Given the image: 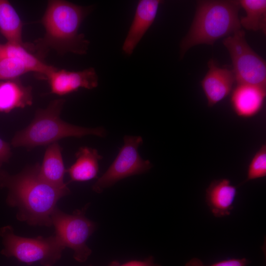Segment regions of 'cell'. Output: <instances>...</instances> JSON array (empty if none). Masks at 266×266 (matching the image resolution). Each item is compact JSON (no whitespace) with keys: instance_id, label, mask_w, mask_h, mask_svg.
I'll return each mask as SVG.
<instances>
[{"instance_id":"7a4b0ae2","label":"cell","mask_w":266,"mask_h":266,"mask_svg":"<svg viewBox=\"0 0 266 266\" xmlns=\"http://www.w3.org/2000/svg\"><path fill=\"white\" fill-rule=\"evenodd\" d=\"M90 7L61 0L48 1L41 19L45 33L39 44L58 53H86L89 42L78 33L81 23L89 13Z\"/></svg>"},{"instance_id":"277c9868","label":"cell","mask_w":266,"mask_h":266,"mask_svg":"<svg viewBox=\"0 0 266 266\" xmlns=\"http://www.w3.org/2000/svg\"><path fill=\"white\" fill-rule=\"evenodd\" d=\"M64 102L63 99L55 100L46 108L38 109L31 123L15 134L11 140L12 145L33 148L50 145L67 137L106 136L107 131L102 127L86 128L62 120L60 116Z\"/></svg>"},{"instance_id":"d4e9b609","label":"cell","mask_w":266,"mask_h":266,"mask_svg":"<svg viewBox=\"0 0 266 266\" xmlns=\"http://www.w3.org/2000/svg\"><path fill=\"white\" fill-rule=\"evenodd\" d=\"M92 266V265H89V266Z\"/></svg>"},{"instance_id":"52a82bcc","label":"cell","mask_w":266,"mask_h":266,"mask_svg":"<svg viewBox=\"0 0 266 266\" xmlns=\"http://www.w3.org/2000/svg\"><path fill=\"white\" fill-rule=\"evenodd\" d=\"M223 43L230 54L236 83L266 88V61L248 45L244 31L225 37Z\"/></svg>"},{"instance_id":"cb8c5ba5","label":"cell","mask_w":266,"mask_h":266,"mask_svg":"<svg viewBox=\"0 0 266 266\" xmlns=\"http://www.w3.org/2000/svg\"><path fill=\"white\" fill-rule=\"evenodd\" d=\"M10 147L8 143L0 138V167L11 156Z\"/></svg>"},{"instance_id":"603a6c76","label":"cell","mask_w":266,"mask_h":266,"mask_svg":"<svg viewBox=\"0 0 266 266\" xmlns=\"http://www.w3.org/2000/svg\"><path fill=\"white\" fill-rule=\"evenodd\" d=\"M107 266H162L154 262L153 256L148 257L143 261H131L126 263L120 264L117 261H112Z\"/></svg>"},{"instance_id":"44dd1931","label":"cell","mask_w":266,"mask_h":266,"mask_svg":"<svg viewBox=\"0 0 266 266\" xmlns=\"http://www.w3.org/2000/svg\"><path fill=\"white\" fill-rule=\"evenodd\" d=\"M266 176V145L263 144L252 159L247 169L245 183Z\"/></svg>"},{"instance_id":"8992f818","label":"cell","mask_w":266,"mask_h":266,"mask_svg":"<svg viewBox=\"0 0 266 266\" xmlns=\"http://www.w3.org/2000/svg\"><path fill=\"white\" fill-rule=\"evenodd\" d=\"M89 205L88 203L71 214L64 213L57 207L51 217L55 235L65 248L73 251V258L79 263L86 262L92 254L87 241L97 227L96 224L85 216Z\"/></svg>"},{"instance_id":"4fadbf2b","label":"cell","mask_w":266,"mask_h":266,"mask_svg":"<svg viewBox=\"0 0 266 266\" xmlns=\"http://www.w3.org/2000/svg\"><path fill=\"white\" fill-rule=\"evenodd\" d=\"M237 194V187L230 180H214L206 190L205 202L214 217H226L230 215L233 208Z\"/></svg>"},{"instance_id":"e0dca14e","label":"cell","mask_w":266,"mask_h":266,"mask_svg":"<svg viewBox=\"0 0 266 266\" xmlns=\"http://www.w3.org/2000/svg\"><path fill=\"white\" fill-rule=\"evenodd\" d=\"M14 58L21 61L29 71L42 74L46 77L57 68L47 65L30 53L25 46L7 42L0 44V58Z\"/></svg>"},{"instance_id":"3957f363","label":"cell","mask_w":266,"mask_h":266,"mask_svg":"<svg viewBox=\"0 0 266 266\" xmlns=\"http://www.w3.org/2000/svg\"><path fill=\"white\" fill-rule=\"evenodd\" d=\"M240 8L239 0L198 1L193 22L181 42V57L195 45H212L220 38L241 30L238 17Z\"/></svg>"},{"instance_id":"5b68a950","label":"cell","mask_w":266,"mask_h":266,"mask_svg":"<svg viewBox=\"0 0 266 266\" xmlns=\"http://www.w3.org/2000/svg\"><path fill=\"white\" fill-rule=\"evenodd\" d=\"M0 236L3 245L1 254L29 265L38 262L43 266H53L66 248L55 234L47 237H24L16 235L10 226L1 228Z\"/></svg>"},{"instance_id":"ac0fdd59","label":"cell","mask_w":266,"mask_h":266,"mask_svg":"<svg viewBox=\"0 0 266 266\" xmlns=\"http://www.w3.org/2000/svg\"><path fill=\"white\" fill-rule=\"evenodd\" d=\"M22 22L15 8L6 0H0V32L8 42L24 45Z\"/></svg>"},{"instance_id":"d6986e66","label":"cell","mask_w":266,"mask_h":266,"mask_svg":"<svg viewBox=\"0 0 266 266\" xmlns=\"http://www.w3.org/2000/svg\"><path fill=\"white\" fill-rule=\"evenodd\" d=\"M239 3L246 16L239 18L241 26L246 30L266 33V0H240Z\"/></svg>"},{"instance_id":"6da1fadb","label":"cell","mask_w":266,"mask_h":266,"mask_svg":"<svg viewBox=\"0 0 266 266\" xmlns=\"http://www.w3.org/2000/svg\"><path fill=\"white\" fill-rule=\"evenodd\" d=\"M39 164L26 167L11 175L0 171V186L8 190L7 204L17 209L16 218L33 226H52L51 215L58 201L70 193L67 186L60 188L43 180Z\"/></svg>"},{"instance_id":"5bb4252c","label":"cell","mask_w":266,"mask_h":266,"mask_svg":"<svg viewBox=\"0 0 266 266\" xmlns=\"http://www.w3.org/2000/svg\"><path fill=\"white\" fill-rule=\"evenodd\" d=\"M75 162L66 170L70 182H85L97 178L99 162L102 159L98 151L83 146L75 154Z\"/></svg>"},{"instance_id":"30bf717a","label":"cell","mask_w":266,"mask_h":266,"mask_svg":"<svg viewBox=\"0 0 266 266\" xmlns=\"http://www.w3.org/2000/svg\"><path fill=\"white\" fill-rule=\"evenodd\" d=\"M208 67V70L200 84L207 104L212 107L232 92L235 80L232 70L219 67L213 59L209 61Z\"/></svg>"},{"instance_id":"ba28073f","label":"cell","mask_w":266,"mask_h":266,"mask_svg":"<svg viewBox=\"0 0 266 266\" xmlns=\"http://www.w3.org/2000/svg\"><path fill=\"white\" fill-rule=\"evenodd\" d=\"M124 144L116 158L92 187L96 193H101L118 181L127 177L145 173L153 167L148 160H144L138 152L143 143L141 136L125 135Z\"/></svg>"},{"instance_id":"9a60e30c","label":"cell","mask_w":266,"mask_h":266,"mask_svg":"<svg viewBox=\"0 0 266 266\" xmlns=\"http://www.w3.org/2000/svg\"><path fill=\"white\" fill-rule=\"evenodd\" d=\"M33 103L32 88L16 79L0 82V112L8 113Z\"/></svg>"},{"instance_id":"8fae6325","label":"cell","mask_w":266,"mask_h":266,"mask_svg":"<svg viewBox=\"0 0 266 266\" xmlns=\"http://www.w3.org/2000/svg\"><path fill=\"white\" fill-rule=\"evenodd\" d=\"M159 0H141L138 2L132 24L123 45L127 55L132 54L134 48L154 21Z\"/></svg>"},{"instance_id":"9c48e42d","label":"cell","mask_w":266,"mask_h":266,"mask_svg":"<svg viewBox=\"0 0 266 266\" xmlns=\"http://www.w3.org/2000/svg\"><path fill=\"white\" fill-rule=\"evenodd\" d=\"M46 79L51 92L60 96L70 94L81 88L93 89L98 85L97 74L92 67L79 71L57 68Z\"/></svg>"},{"instance_id":"2e32d148","label":"cell","mask_w":266,"mask_h":266,"mask_svg":"<svg viewBox=\"0 0 266 266\" xmlns=\"http://www.w3.org/2000/svg\"><path fill=\"white\" fill-rule=\"evenodd\" d=\"M66 172L60 145L57 142L50 144L39 165L40 177L53 186L63 188L67 186L64 181Z\"/></svg>"},{"instance_id":"ffe728a7","label":"cell","mask_w":266,"mask_h":266,"mask_svg":"<svg viewBox=\"0 0 266 266\" xmlns=\"http://www.w3.org/2000/svg\"><path fill=\"white\" fill-rule=\"evenodd\" d=\"M30 72L24 63L14 58H0V80L15 79Z\"/></svg>"},{"instance_id":"7c38bea8","label":"cell","mask_w":266,"mask_h":266,"mask_svg":"<svg viewBox=\"0 0 266 266\" xmlns=\"http://www.w3.org/2000/svg\"><path fill=\"white\" fill-rule=\"evenodd\" d=\"M266 97V88L237 84L231 92V103L237 116L248 118L255 116L260 111Z\"/></svg>"},{"instance_id":"7402d4cb","label":"cell","mask_w":266,"mask_h":266,"mask_svg":"<svg viewBox=\"0 0 266 266\" xmlns=\"http://www.w3.org/2000/svg\"><path fill=\"white\" fill-rule=\"evenodd\" d=\"M250 262V260L245 258H233L219 261L209 266H206L200 259L194 258L187 262L184 266H247Z\"/></svg>"}]
</instances>
